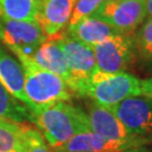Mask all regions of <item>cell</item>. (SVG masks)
Instances as JSON below:
<instances>
[{"mask_svg": "<svg viewBox=\"0 0 152 152\" xmlns=\"http://www.w3.org/2000/svg\"><path fill=\"white\" fill-rule=\"evenodd\" d=\"M134 54L142 68L152 69V17L143 22L133 34Z\"/></svg>", "mask_w": 152, "mask_h": 152, "instance_id": "obj_18", "label": "cell"}, {"mask_svg": "<svg viewBox=\"0 0 152 152\" xmlns=\"http://www.w3.org/2000/svg\"><path fill=\"white\" fill-rule=\"evenodd\" d=\"M26 126L25 123L0 118V152H22Z\"/></svg>", "mask_w": 152, "mask_h": 152, "instance_id": "obj_16", "label": "cell"}, {"mask_svg": "<svg viewBox=\"0 0 152 152\" xmlns=\"http://www.w3.org/2000/svg\"><path fill=\"white\" fill-rule=\"evenodd\" d=\"M104 1L105 0H77L68 27L76 25L77 23L80 22L85 17L94 15L95 11L102 6Z\"/></svg>", "mask_w": 152, "mask_h": 152, "instance_id": "obj_20", "label": "cell"}, {"mask_svg": "<svg viewBox=\"0 0 152 152\" xmlns=\"http://www.w3.org/2000/svg\"><path fill=\"white\" fill-rule=\"evenodd\" d=\"M135 96H141L140 80L135 76L125 71L107 73L98 69L89 79L85 94V97L107 108Z\"/></svg>", "mask_w": 152, "mask_h": 152, "instance_id": "obj_3", "label": "cell"}, {"mask_svg": "<svg viewBox=\"0 0 152 152\" xmlns=\"http://www.w3.org/2000/svg\"><path fill=\"white\" fill-rule=\"evenodd\" d=\"M140 88H141V96L152 98V77L140 80Z\"/></svg>", "mask_w": 152, "mask_h": 152, "instance_id": "obj_21", "label": "cell"}, {"mask_svg": "<svg viewBox=\"0 0 152 152\" xmlns=\"http://www.w3.org/2000/svg\"><path fill=\"white\" fill-rule=\"evenodd\" d=\"M97 69L107 73L125 71L135 60L133 34H117L92 46Z\"/></svg>", "mask_w": 152, "mask_h": 152, "instance_id": "obj_7", "label": "cell"}, {"mask_svg": "<svg viewBox=\"0 0 152 152\" xmlns=\"http://www.w3.org/2000/svg\"><path fill=\"white\" fill-rule=\"evenodd\" d=\"M22 152H54L44 140L41 132L31 126H26L25 141Z\"/></svg>", "mask_w": 152, "mask_h": 152, "instance_id": "obj_19", "label": "cell"}, {"mask_svg": "<svg viewBox=\"0 0 152 152\" xmlns=\"http://www.w3.org/2000/svg\"><path fill=\"white\" fill-rule=\"evenodd\" d=\"M46 39L37 22L12 20L0 16V42L15 55L33 58Z\"/></svg>", "mask_w": 152, "mask_h": 152, "instance_id": "obj_6", "label": "cell"}, {"mask_svg": "<svg viewBox=\"0 0 152 152\" xmlns=\"http://www.w3.org/2000/svg\"><path fill=\"white\" fill-rule=\"evenodd\" d=\"M77 0H41L36 22L48 38H55L68 27Z\"/></svg>", "mask_w": 152, "mask_h": 152, "instance_id": "obj_10", "label": "cell"}, {"mask_svg": "<svg viewBox=\"0 0 152 152\" xmlns=\"http://www.w3.org/2000/svg\"><path fill=\"white\" fill-rule=\"evenodd\" d=\"M0 118L25 123V121H32L31 110L22 102L14 97L6 87L0 82Z\"/></svg>", "mask_w": 152, "mask_h": 152, "instance_id": "obj_17", "label": "cell"}, {"mask_svg": "<svg viewBox=\"0 0 152 152\" xmlns=\"http://www.w3.org/2000/svg\"><path fill=\"white\" fill-rule=\"evenodd\" d=\"M94 16L121 34H134L148 16L145 0H105Z\"/></svg>", "mask_w": 152, "mask_h": 152, "instance_id": "obj_5", "label": "cell"}, {"mask_svg": "<svg viewBox=\"0 0 152 152\" xmlns=\"http://www.w3.org/2000/svg\"><path fill=\"white\" fill-rule=\"evenodd\" d=\"M0 82L14 97L27 107V98L24 91L25 73L20 62L9 54L0 44Z\"/></svg>", "mask_w": 152, "mask_h": 152, "instance_id": "obj_13", "label": "cell"}, {"mask_svg": "<svg viewBox=\"0 0 152 152\" xmlns=\"http://www.w3.org/2000/svg\"><path fill=\"white\" fill-rule=\"evenodd\" d=\"M109 109L132 136L140 140L152 136V98L145 96L126 98Z\"/></svg>", "mask_w": 152, "mask_h": 152, "instance_id": "obj_8", "label": "cell"}, {"mask_svg": "<svg viewBox=\"0 0 152 152\" xmlns=\"http://www.w3.org/2000/svg\"><path fill=\"white\" fill-rule=\"evenodd\" d=\"M16 56L25 73L24 91L27 98V108L31 113L59 102H69L72 98L73 94L62 78L39 66L27 55Z\"/></svg>", "mask_w": 152, "mask_h": 152, "instance_id": "obj_2", "label": "cell"}, {"mask_svg": "<svg viewBox=\"0 0 152 152\" xmlns=\"http://www.w3.org/2000/svg\"><path fill=\"white\" fill-rule=\"evenodd\" d=\"M55 38L59 41L64 52L70 72L71 81L69 88L72 94H76L79 97H85L89 79L97 70L94 50L86 44L73 39L64 32Z\"/></svg>", "mask_w": 152, "mask_h": 152, "instance_id": "obj_4", "label": "cell"}, {"mask_svg": "<svg viewBox=\"0 0 152 152\" xmlns=\"http://www.w3.org/2000/svg\"><path fill=\"white\" fill-rule=\"evenodd\" d=\"M32 122L52 149L64 144L79 133L90 131L87 113L68 102H59L32 113Z\"/></svg>", "mask_w": 152, "mask_h": 152, "instance_id": "obj_1", "label": "cell"}, {"mask_svg": "<svg viewBox=\"0 0 152 152\" xmlns=\"http://www.w3.org/2000/svg\"><path fill=\"white\" fill-rule=\"evenodd\" d=\"M145 6H147L148 15L152 17V0H145Z\"/></svg>", "mask_w": 152, "mask_h": 152, "instance_id": "obj_22", "label": "cell"}, {"mask_svg": "<svg viewBox=\"0 0 152 152\" xmlns=\"http://www.w3.org/2000/svg\"><path fill=\"white\" fill-rule=\"evenodd\" d=\"M136 147L110 141L91 131L79 133L60 147L52 149L54 152H129Z\"/></svg>", "mask_w": 152, "mask_h": 152, "instance_id": "obj_11", "label": "cell"}, {"mask_svg": "<svg viewBox=\"0 0 152 152\" xmlns=\"http://www.w3.org/2000/svg\"><path fill=\"white\" fill-rule=\"evenodd\" d=\"M87 110L89 127L94 133L110 141L131 144L134 147H137L139 142L142 141L131 135L116 115L107 107L91 102L88 105Z\"/></svg>", "mask_w": 152, "mask_h": 152, "instance_id": "obj_9", "label": "cell"}, {"mask_svg": "<svg viewBox=\"0 0 152 152\" xmlns=\"http://www.w3.org/2000/svg\"><path fill=\"white\" fill-rule=\"evenodd\" d=\"M65 33L73 39L86 44L90 48L117 34H121L107 23L94 15L82 18L80 22L71 27H66Z\"/></svg>", "mask_w": 152, "mask_h": 152, "instance_id": "obj_12", "label": "cell"}, {"mask_svg": "<svg viewBox=\"0 0 152 152\" xmlns=\"http://www.w3.org/2000/svg\"><path fill=\"white\" fill-rule=\"evenodd\" d=\"M32 59L39 66L62 78L68 86L70 85L71 76L68 69L64 52L56 38H48L38 48Z\"/></svg>", "mask_w": 152, "mask_h": 152, "instance_id": "obj_14", "label": "cell"}, {"mask_svg": "<svg viewBox=\"0 0 152 152\" xmlns=\"http://www.w3.org/2000/svg\"><path fill=\"white\" fill-rule=\"evenodd\" d=\"M41 0H0V16L22 22H36Z\"/></svg>", "mask_w": 152, "mask_h": 152, "instance_id": "obj_15", "label": "cell"}]
</instances>
